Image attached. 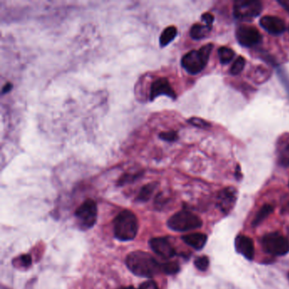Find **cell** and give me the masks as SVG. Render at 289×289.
I'll use <instances>...</instances> for the list:
<instances>
[{
    "label": "cell",
    "instance_id": "obj_19",
    "mask_svg": "<svg viewBox=\"0 0 289 289\" xmlns=\"http://www.w3.org/2000/svg\"><path fill=\"white\" fill-rule=\"evenodd\" d=\"M220 61L222 64H228L231 62L235 56V52L231 48L228 47H221L218 50Z\"/></svg>",
    "mask_w": 289,
    "mask_h": 289
},
{
    "label": "cell",
    "instance_id": "obj_1",
    "mask_svg": "<svg viewBox=\"0 0 289 289\" xmlns=\"http://www.w3.org/2000/svg\"><path fill=\"white\" fill-rule=\"evenodd\" d=\"M125 264L134 275L151 278L161 270V265L155 257L144 251H134L127 255Z\"/></svg>",
    "mask_w": 289,
    "mask_h": 289
},
{
    "label": "cell",
    "instance_id": "obj_6",
    "mask_svg": "<svg viewBox=\"0 0 289 289\" xmlns=\"http://www.w3.org/2000/svg\"><path fill=\"white\" fill-rule=\"evenodd\" d=\"M77 223L82 229H89L95 225L98 216V208L92 199H87L82 203L75 212Z\"/></svg>",
    "mask_w": 289,
    "mask_h": 289
},
{
    "label": "cell",
    "instance_id": "obj_16",
    "mask_svg": "<svg viewBox=\"0 0 289 289\" xmlns=\"http://www.w3.org/2000/svg\"><path fill=\"white\" fill-rule=\"evenodd\" d=\"M211 29L212 28H209L206 25L196 23V24L193 25V27L191 28L190 36H191L192 39L199 40V39H204L205 37H206Z\"/></svg>",
    "mask_w": 289,
    "mask_h": 289
},
{
    "label": "cell",
    "instance_id": "obj_2",
    "mask_svg": "<svg viewBox=\"0 0 289 289\" xmlns=\"http://www.w3.org/2000/svg\"><path fill=\"white\" fill-rule=\"evenodd\" d=\"M138 231V221L131 210H123L115 217L114 233L118 240L131 241L136 237Z\"/></svg>",
    "mask_w": 289,
    "mask_h": 289
},
{
    "label": "cell",
    "instance_id": "obj_25",
    "mask_svg": "<svg viewBox=\"0 0 289 289\" xmlns=\"http://www.w3.org/2000/svg\"><path fill=\"white\" fill-rule=\"evenodd\" d=\"M188 123H190L191 125L199 127V128L207 129L210 126V124L208 121L198 117L190 118L188 120Z\"/></svg>",
    "mask_w": 289,
    "mask_h": 289
},
{
    "label": "cell",
    "instance_id": "obj_20",
    "mask_svg": "<svg viewBox=\"0 0 289 289\" xmlns=\"http://www.w3.org/2000/svg\"><path fill=\"white\" fill-rule=\"evenodd\" d=\"M246 65V60L243 56L237 57V60H235L234 63L232 64L230 72L233 76H237L243 71V68Z\"/></svg>",
    "mask_w": 289,
    "mask_h": 289
},
{
    "label": "cell",
    "instance_id": "obj_26",
    "mask_svg": "<svg viewBox=\"0 0 289 289\" xmlns=\"http://www.w3.org/2000/svg\"><path fill=\"white\" fill-rule=\"evenodd\" d=\"M281 164L285 167H289V144L284 148L280 156Z\"/></svg>",
    "mask_w": 289,
    "mask_h": 289
},
{
    "label": "cell",
    "instance_id": "obj_28",
    "mask_svg": "<svg viewBox=\"0 0 289 289\" xmlns=\"http://www.w3.org/2000/svg\"><path fill=\"white\" fill-rule=\"evenodd\" d=\"M203 22L210 28H212L213 22H214V17L210 13H205L201 17Z\"/></svg>",
    "mask_w": 289,
    "mask_h": 289
},
{
    "label": "cell",
    "instance_id": "obj_32",
    "mask_svg": "<svg viewBox=\"0 0 289 289\" xmlns=\"http://www.w3.org/2000/svg\"><path fill=\"white\" fill-rule=\"evenodd\" d=\"M121 289H136L134 286H125V287H123Z\"/></svg>",
    "mask_w": 289,
    "mask_h": 289
},
{
    "label": "cell",
    "instance_id": "obj_15",
    "mask_svg": "<svg viewBox=\"0 0 289 289\" xmlns=\"http://www.w3.org/2000/svg\"><path fill=\"white\" fill-rule=\"evenodd\" d=\"M178 35V29L174 26H170L165 29L160 37V44L161 48L167 46Z\"/></svg>",
    "mask_w": 289,
    "mask_h": 289
},
{
    "label": "cell",
    "instance_id": "obj_14",
    "mask_svg": "<svg viewBox=\"0 0 289 289\" xmlns=\"http://www.w3.org/2000/svg\"><path fill=\"white\" fill-rule=\"evenodd\" d=\"M207 236L205 233H191L182 237L183 242L196 250H201L207 243Z\"/></svg>",
    "mask_w": 289,
    "mask_h": 289
},
{
    "label": "cell",
    "instance_id": "obj_23",
    "mask_svg": "<svg viewBox=\"0 0 289 289\" xmlns=\"http://www.w3.org/2000/svg\"><path fill=\"white\" fill-rule=\"evenodd\" d=\"M140 176H142V173H138V174H126L123 175L122 177L118 181V185L123 186L127 183H132L134 181L136 180L137 178H140Z\"/></svg>",
    "mask_w": 289,
    "mask_h": 289
},
{
    "label": "cell",
    "instance_id": "obj_12",
    "mask_svg": "<svg viewBox=\"0 0 289 289\" xmlns=\"http://www.w3.org/2000/svg\"><path fill=\"white\" fill-rule=\"evenodd\" d=\"M235 248L236 250L242 254L245 259L253 260L254 258V242L250 237L239 235L235 240Z\"/></svg>",
    "mask_w": 289,
    "mask_h": 289
},
{
    "label": "cell",
    "instance_id": "obj_10",
    "mask_svg": "<svg viewBox=\"0 0 289 289\" xmlns=\"http://www.w3.org/2000/svg\"><path fill=\"white\" fill-rule=\"evenodd\" d=\"M150 245L152 250L164 259H171L175 256L176 251L165 237H155L150 241Z\"/></svg>",
    "mask_w": 289,
    "mask_h": 289
},
{
    "label": "cell",
    "instance_id": "obj_31",
    "mask_svg": "<svg viewBox=\"0 0 289 289\" xmlns=\"http://www.w3.org/2000/svg\"><path fill=\"white\" fill-rule=\"evenodd\" d=\"M278 3L289 12V0H279Z\"/></svg>",
    "mask_w": 289,
    "mask_h": 289
},
{
    "label": "cell",
    "instance_id": "obj_29",
    "mask_svg": "<svg viewBox=\"0 0 289 289\" xmlns=\"http://www.w3.org/2000/svg\"><path fill=\"white\" fill-rule=\"evenodd\" d=\"M138 289H159V286L156 281H147L141 284Z\"/></svg>",
    "mask_w": 289,
    "mask_h": 289
},
{
    "label": "cell",
    "instance_id": "obj_9",
    "mask_svg": "<svg viewBox=\"0 0 289 289\" xmlns=\"http://www.w3.org/2000/svg\"><path fill=\"white\" fill-rule=\"evenodd\" d=\"M161 95L168 96L172 99L177 98V93L166 77H161L156 80L150 87V98L151 101Z\"/></svg>",
    "mask_w": 289,
    "mask_h": 289
},
{
    "label": "cell",
    "instance_id": "obj_33",
    "mask_svg": "<svg viewBox=\"0 0 289 289\" xmlns=\"http://www.w3.org/2000/svg\"><path fill=\"white\" fill-rule=\"evenodd\" d=\"M287 278H288V280H289V272H288V274H287Z\"/></svg>",
    "mask_w": 289,
    "mask_h": 289
},
{
    "label": "cell",
    "instance_id": "obj_7",
    "mask_svg": "<svg viewBox=\"0 0 289 289\" xmlns=\"http://www.w3.org/2000/svg\"><path fill=\"white\" fill-rule=\"evenodd\" d=\"M262 4L256 0H239L235 2L233 12L237 19L251 20L258 17L262 11Z\"/></svg>",
    "mask_w": 289,
    "mask_h": 289
},
{
    "label": "cell",
    "instance_id": "obj_17",
    "mask_svg": "<svg viewBox=\"0 0 289 289\" xmlns=\"http://www.w3.org/2000/svg\"><path fill=\"white\" fill-rule=\"evenodd\" d=\"M274 208L272 205H263L260 210L257 212L256 216L254 218L253 221V227H258L259 224H261L263 221H265V219L267 218L268 216H270V214L273 212Z\"/></svg>",
    "mask_w": 289,
    "mask_h": 289
},
{
    "label": "cell",
    "instance_id": "obj_13",
    "mask_svg": "<svg viewBox=\"0 0 289 289\" xmlns=\"http://www.w3.org/2000/svg\"><path fill=\"white\" fill-rule=\"evenodd\" d=\"M237 199V192L233 188H227L220 192L218 195V205L221 211L226 214L232 210Z\"/></svg>",
    "mask_w": 289,
    "mask_h": 289
},
{
    "label": "cell",
    "instance_id": "obj_4",
    "mask_svg": "<svg viewBox=\"0 0 289 289\" xmlns=\"http://www.w3.org/2000/svg\"><path fill=\"white\" fill-rule=\"evenodd\" d=\"M203 221L199 216L188 210H181L170 217L167 226L175 232H188L202 227Z\"/></svg>",
    "mask_w": 289,
    "mask_h": 289
},
{
    "label": "cell",
    "instance_id": "obj_5",
    "mask_svg": "<svg viewBox=\"0 0 289 289\" xmlns=\"http://www.w3.org/2000/svg\"><path fill=\"white\" fill-rule=\"evenodd\" d=\"M262 248L265 253L283 256L289 253V241L279 232H270L262 237Z\"/></svg>",
    "mask_w": 289,
    "mask_h": 289
},
{
    "label": "cell",
    "instance_id": "obj_30",
    "mask_svg": "<svg viewBox=\"0 0 289 289\" xmlns=\"http://www.w3.org/2000/svg\"><path fill=\"white\" fill-rule=\"evenodd\" d=\"M13 87V85L11 82H7L5 86L3 87V89H2V94H6V93H9L10 91H11Z\"/></svg>",
    "mask_w": 289,
    "mask_h": 289
},
{
    "label": "cell",
    "instance_id": "obj_3",
    "mask_svg": "<svg viewBox=\"0 0 289 289\" xmlns=\"http://www.w3.org/2000/svg\"><path fill=\"white\" fill-rule=\"evenodd\" d=\"M213 44H205L199 50H192L187 53L182 58V66L188 73L196 75L202 71L207 65L210 54L212 51Z\"/></svg>",
    "mask_w": 289,
    "mask_h": 289
},
{
    "label": "cell",
    "instance_id": "obj_18",
    "mask_svg": "<svg viewBox=\"0 0 289 289\" xmlns=\"http://www.w3.org/2000/svg\"><path fill=\"white\" fill-rule=\"evenodd\" d=\"M158 185L157 183H148L146 185L143 186L141 190H140L139 194L137 195L136 198V201L139 202H147L148 200L150 199V197L152 196L154 192L156 190V187Z\"/></svg>",
    "mask_w": 289,
    "mask_h": 289
},
{
    "label": "cell",
    "instance_id": "obj_24",
    "mask_svg": "<svg viewBox=\"0 0 289 289\" xmlns=\"http://www.w3.org/2000/svg\"><path fill=\"white\" fill-rule=\"evenodd\" d=\"M160 138L167 142H175L178 139V132L175 131H163L160 133Z\"/></svg>",
    "mask_w": 289,
    "mask_h": 289
},
{
    "label": "cell",
    "instance_id": "obj_11",
    "mask_svg": "<svg viewBox=\"0 0 289 289\" xmlns=\"http://www.w3.org/2000/svg\"><path fill=\"white\" fill-rule=\"evenodd\" d=\"M259 24L266 32L273 35H279L286 30V25L283 20L273 16L262 17Z\"/></svg>",
    "mask_w": 289,
    "mask_h": 289
},
{
    "label": "cell",
    "instance_id": "obj_22",
    "mask_svg": "<svg viewBox=\"0 0 289 289\" xmlns=\"http://www.w3.org/2000/svg\"><path fill=\"white\" fill-rule=\"evenodd\" d=\"M194 265L198 270L205 271V270H207L209 265H210V259L207 256L198 257L194 260Z\"/></svg>",
    "mask_w": 289,
    "mask_h": 289
},
{
    "label": "cell",
    "instance_id": "obj_21",
    "mask_svg": "<svg viewBox=\"0 0 289 289\" xmlns=\"http://www.w3.org/2000/svg\"><path fill=\"white\" fill-rule=\"evenodd\" d=\"M161 270L167 275H174L179 272L180 266L176 262H167L161 265Z\"/></svg>",
    "mask_w": 289,
    "mask_h": 289
},
{
    "label": "cell",
    "instance_id": "obj_8",
    "mask_svg": "<svg viewBox=\"0 0 289 289\" xmlns=\"http://www.w3.org/2000/svg\"><path fill=\"white\" fill-rule=\"evenodd\" d=\"M237 41L243 46L250 48L259 44L261 41V34L259 30L253 26L242 25L236 31Z\"/></svg>",
    "mask_w": 289,
    "mask_h": 289
},
{
    "label": "cell",
    "instance_id": "obj_27",
    "mask_svg": "<svg viewBox=\"0 0 289 289\" xmlns=\"http://www.w3.org/2000/svg\"><path fill=\"white\" fill-rule=\"evenodd\" d=\"M20 263L24 267H29L32 265V257L29 254H23L19 257Z\"/></svg>",
    "mask_w": 289,
    "mask_h": 289
}]
</instances>
